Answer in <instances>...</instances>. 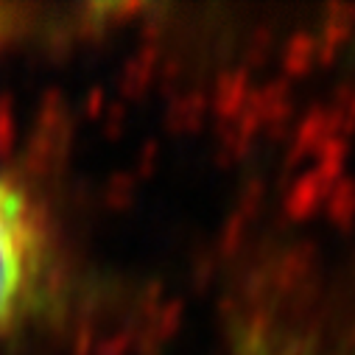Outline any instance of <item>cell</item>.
<instances>
[{
  "label": "cell",
  "instance_id": "6da1fadb",
  "mask_svg": "<svg viewBox=\"0 0 355 355\" xmlns=\"http://www.w3.org/2000/svg\"><path fill=\"white\" fill-rule=\"evenodd\" d=\"M48 269V238L28 191L0 173V341L34 308Z\"/></svg>",
  "mask_w": 355,
  "mask_h": 355
}]
</instances>
